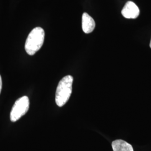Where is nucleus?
Instances as JSON below:
<instances>
[{"label": "nucleus", "instance_id": "nucleus-1", "mask_svg": "<svg viewBox=\"0 0 151 151\" xmlns=\"http://www.w3.org/2000/svg\"><path fill=\"white\" fill-rule=\"evenodd\" d=\"M73 81V77L68 75L60 81L55 92V103L58 106H63L68 101L72 91Z\"/></svg>", "mask_w": 151, "mask_h": 151}, {"label": "nucleus", "instance_id": "nucleus-2", "mask_svg": "<svg viewBox=\"0 0 151 151\" xmlns=\"http://www.w3.org/2000/svg\"><path fill=\"white\" fill-rule=\"evenodd\" d=\"M45 32L42 27H37L32 29L27 37L25 49L27 54L33 55L42 48L44 43Z\"/></svg>", "mask_w": 151, "mask_h": 151}, {"label": "nucleus", "instance_id": "nucleus-3", "mask_svg": "<svg viewBox=\"0 0 151 151\" xmlns=\"http://www.w3.org/2000/svg\"><path fill=\"white\" fill-rule=\"evenodd\" d=\"M29 99L27 96L18 99L14 104L10 113V120L15 122L25 115L29 109Z\"/></svg>", "mask_w": 151, "mask_h": 151}, {"label": "nucleus", "instance_id": "nucleus-4", "mask_svg": "<svg viewBox=\"0 0 151 151\" xmlns=\"http://www.w3.org/2000/svg\"><path fill=\"white\" fill-rule=\"evenodd\" d=\"M139 9L132 1L127 2L124 6L122 14L127 19H136L139 15Z\"/></svg>", "mask_w": 151, "mask_h": 151}, {"label": "nucleus", "instance_id": "nucleus-5", "mask_svg": "<svg viewBox=\"0 0 151 151\" xmlns=\"http://www.w3.org/2000/svg\"><path fill=\"white\" fill-rule=\"evenodd\" d=\"M82 27L83 32L86 34L92 32L95 27L94 20L86 12H84L82 15Z\"/></svg>", "mask_w": 151, "mask_h": 151}, {"label": "nucleus", "instance_id": "nucleus-6", "mask_svg": "<svg viewBox=\"0 0 151 151\" xmlns=\"http://www.w3.org/2000/svg\"><path fill=\"white\" fill-rule=\"evenodd\" d=\"M112 147L113 151H134L131 145L121 139L113 141L112 143Z\"/></svg>", "mask_w": 151, "mask_h": 151}, {"label": "nucleus", "instance_id": "nucleus-7", "mask_svg": "<svg viewBox=\"0 0 151 151\" xmlns=\"http://www.w3.org/2000/svg\"><path fill=\"white\" fill-rule=\"evenodd\" d=\"M2 78L0 75V93L2 90Z\"/></svg>", "mask_w": 151, "mask_h": 151}, {"label": "nucleus", "instance_id": "nucleus-8", "mask_svg": "<svg viewBox=\"0 0 151 151\" xmlns=\"http://www.w3.org/2000/svg\"><path fill=\"white\" fill-rule=\"evenodd\" d=\"M150 47H151V42H150Z\"/></svg>", "mask_w": 151, "mask_h": 151}]
</instances>
